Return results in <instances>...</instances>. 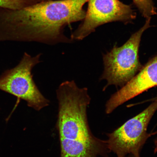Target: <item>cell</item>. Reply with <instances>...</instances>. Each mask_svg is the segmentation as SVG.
Instances as JSON below:
<instances>
[{
	"mask_svg": "<svg viewBox=\"0 0 157 157\" xmlns=\"http://www.w3.org/2000/svg\"><path fill=\"white\" fill-rule=\"evenodd\" d=\"M41 54L32 57L25 53L15 67L0 76V90L24 100L28 106L37 111L48 106L50 102L41 93L33 80L32 71L40 62Z\"/></svg>",
	"mask_w": 157,
	"mask_h": 157,
	"instance_id": "277c9868",
	"label": "cell"
},
{
	"mask_svg": "<svg viewBox=\"0 0 157 157\" xmlns=\"http://www.w3.org/2000/svg\"><path fill=\"white\" fill-rule=\"evenodd\" d=\"M154 152L155 153L157 152V148H155L154 149Z\"/></svg>",
	"mask_w": 157,
	"mask_h": 157,
	"instance_id": "7c38bea8",
	"label": "cell"
},
{
	"mask_svg": "<svg viewBox=\"0 0 157 157\" xmlns=\"http://www.w3.org/2000/svg\"><path fill=\"white\" fill-rule=\"evenodd\" d=\"M88 0H43L23 8H0V42H35L49 45L71 43L67 25L83 21Z\"/></svg>",
	"mask_w": 157,
	"mask_h": 157,
	"instance_id": "6da1fadb",
	"label": "cell"
},
{
	"mask_svg": "<svg viewBox=\"0 0 157 157\" xmlns=\"http://www.w3.org/2000/svg\"><path fill=\"white\" fill-rule=\"evenodd\" d=\"M157 86V54L150 59L130 81L113 94L105 106L109 114L132 98Z\"/></svg>",
	"mask_w": 157,
	"mask_h": 157,
	"instance_id": "52a82bcc",
	"label": "cell"
},
{
	"mask_svg": "<svg viewBox=\"0 0 157 157\" xmlns=\"http://www.w3.org/2000/svg\"><path fill=\"white\" fill-rule=\"evenodd\" d=\"M43 0H0V8L12 10L20 9L29 6Z\"/></svg>",
	"mask_w": 157,
	"mask_h": 157,
	"instance_id": "9c48e42d",
	"label": "cell"
},
{
	"mask_svg": "<svg viewBox=\"0 0 157 157\" xmlns=\"http://www.w3.org/2000/svg\"><path fill=\"white\" fill-rule=\"evenodd\" d=\"M151 17L146 19L143 26L131 35L123 46L116 45L103 56L104 70L100 79L107 82L104 90L114 85L121 88L142 69L139 50L143 33L150 27Z\"/></svg>",
	"mask_w": 157,
	"mask_h": 157,
	"instance_id": "3957f363",
	"label": "cell"
},
{
	"mask_svg": "<svg viewBox=\"0 0 157 157\" xmlns=\"http://www.w3.org/2000/svg\"><path fill=\"white\" fill-rule=\"evenodd\" d=\"M157 134V132H156ZM155 148H157V139L155 141Z\"/></svg>",
	"mask_w": 157,
	"mask_h": 157,
	"instance_id": "30bf717a",
	"label": "cell"
},
{
	"mask_svg": "<svg viewBox=\"0 0 157 157\" xmlns=\"http://www.w3.org/2000/svg\"><path fill=\"white\" fill-rule=\"evenodd\" d=\"M56 93L60 157H107L106 141L94 136L88 125L87 110L91 99L87 88L66 81Z\"/></svg>",
	"mask_w": 157,
	"mask_h": 157,
	"instance_id": "7a4b0ae2",
	"label": "cell"
},
{
	"mask_svg": "<svg viewBox=\"0 0 157 157\" xmlns=\"http://www.w3.org/2000/svg\"><path fill=\"white\" fill-rule=\"evenodd\" d=\"M125 157H135L133 155H128L126 156H125Z\"/></svg>",
	"mask_w": 157,
	"mask_h": 157,
	"instance_id": "8fae6325",
	"label": "cell"
},
{
	"mask_svg": "<svg viewBox=\"0 0 157 157\" xmlns=\"http://www.w3.org/2000/svg\"><path fill=\"white\" fill-rule=\"evenodd\" d=\"M137 8L146 19L157 14L156 8L153 0H132Z\"/></svg>",
	"mask_w": 157,
	"mask_h": 157,
	"instance_id": "ba28073f",
	"label": "cell"
},
{
	"mask_svg": "<svg viewBox=\"0 0 157 157\" xmlns=\"http://www.w3.org/2000/svg\"><path fill=\"white\" fill-rule=\"evenodd\" d=\"M88 6L83 22L72 33L73 41L83 40L95 32L98 27L106 23L121 21L132 23L136 14L130 5L119 0H88Z\"/></svg>",
	"mask_w": 157,
	"mask_h": 157,
	"instance_id": "8992f818",
	"label": "cell"
},
{
	"mask_svg": "<svg viewBox=\"0 0 157 157\" xmlns=\"http://www.w3.org/2000/svg\"><path fill=\"white\" fill-rule=\"evenodd\" d=\"M157 111V97L138 115L107 135L108 149L117 157L133 155L140 157V152L151 135L147 132L149 124Z\"/></svg>",
	"mask_w": 157,
	"mask_h": 157,
	"instance_id": "5b68a950",
	"label": "cell"
}]
</instances>
